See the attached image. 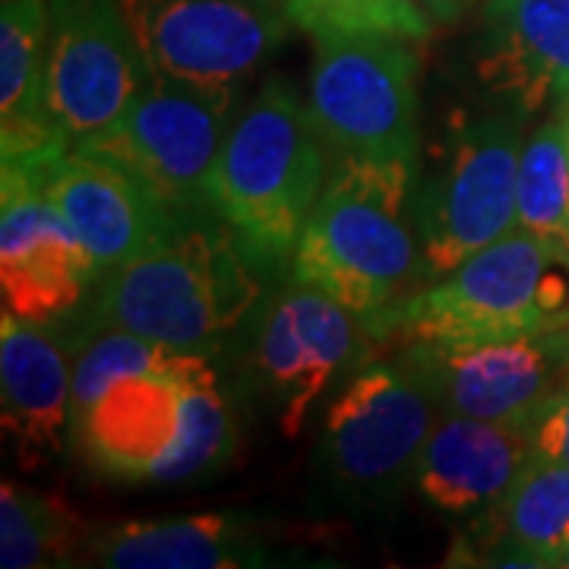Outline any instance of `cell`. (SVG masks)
<instances>
[{
    "instance_id": "obj_12",
    "label": "cell",
    "mask_w": 569,
    "mask_h": 569,
    "mask_svg": "<svg viewBox=\"0 0 569 569\" xmlns=\"http://www.w3.org/2000/svg\"><path fill=\"white\" fill-rule=\"evenodd\" d=\"M3 162L22 168L61 209L89 250L99 279L162 244L187 222V216L133 174L73 146L7 156Z\"/></svg>"
},
{
    "instance_id": "obj_7",
    "label": "cell",
    "mask_w": 569,
    "mask_h": 569,
    "mask_svg": "<svg viewBox=\"0 0 569 569\" xmlns=\"http://www.w3.org/2000/svg\"><path fill=\"white\" fill-rule=\"evenodd\" d=\"M44 111L80 142L137 102L156 77L121 0H48Z\"/></svg>"
},
{
    "instance_id": "obj_26",
    "label": "cell",
    "mask_w": 569,
    "mask_h": 569,
    "mask_svg": "<svg viewBox=\"0 0 569 569\" xmlns=\"http://www.w3.org/2000/svg\"><path fill=\"white\" fill-rule=\"evenodd\" d=\"M291 26L317 39L336 36H396L425 41L433 22L415 0H284Z\"/></svg>"
},
{
    "instance_id": "obj_13",
    "label": "cell",
    "mask_w": 569,
    "mask_h": 569,
    "mask_svg": "<svg viewBox=\"0 0 569 569\" xmlns=\"http://www.w3.org/2000/svg\"><path fill=\"white\" fill-rule=\"evenodd\" d=\"M0 181V291L3 310L51 323L80 307L99 279L73 224L22 168L3 162Z\"/></svg>"
},
{
    "instance_id": "obj_18",
    "label": "cell",
    "mask_w": 569,
    "mask_h": 569,
    "mask_svg": "<svg viewBox=\"0 0 569 569\" xmlns=\"http://www.w3.org/2000/svg\"><path fill=\"white\" fill-rule=\"evenodd\" d=\"M0 392L17 466L22 471L51 466L73 418V370L63 348L39 323L7 310L0 320Z\"/></svg>"
},
{
    "instance_id": "obj_9",
    "label": "cell",
    "mask_w": 569,
    "mask_h": 569,
    "mask_svg": "<svg viewBox=\"0 0 569 569\" xmlns=\"http://www.w3.org/2000/svg\"><path fill=\"white\" fill-rule=\"evenodd\" d=\"M522 156V127L512 114L481 118L462 130L415 209L430 279L507 238L519 228L516 181Z\"/></svg>"
},
{
    "instance_id": "obj_21",
    "label": "cell",
    "mask_w": 569,
    "mask_h": 569,
    "mask_svg": "<svg viewBox=\"0 0 569 569\" xmlns=\"http://www.w3.org/2000/svg\"><path fill=\"white\" fill-rule=\"evenodd\" d=\"M509 567H563L569 553V466L531 456L507 497L488 509Z\"/></svg>"
},
{
    "instance_id": "obj_29",
    "label": "cell",
    "mask_w": 569,
    "mask_h": 569,
    "mask_svg": "<svg viewBox=\"0 0 569 569\" xmlns=\"http://www.w3.org/2000/svg\"><path fill=\"white\" fill-rule=\"evenodd\" d=\"M563 567H567V569H569V553H567V560H563Z\"/></svg>"
},
{
    "instance_id": "obj_27",
    "label": "cell",
    "mask_w": 569,
    "mask_h": 569,
    "mask_svg": "<svg viewBox=\"0 0 569 569\" xmlns=\"http://www.w3.org/2000/svg\"><path fill=\"white\" fill-rule=\"evenodd\" d=\"M531 456L569 466V377L550 396L545 411L531 427Z\"/></svg>"
},
{
    "instance_id": "obj_5",
    "label": "cell",
    "mask_w": 569,
    "mask_h": 569,
    "mask_svg": "<svg viewBox=\"0 0 569 569\" xmlns=\"http://www.w3.org/2000/svg\"><path fill=\"white\" fill-rule=\"evenodd\" d=\"M231 86L156 73L118 121L73 142V149L118 164L171 209L190 216L206 203V183L231 130Z\"/></svg>"
},
{
    "instance_id": "obj_1",
    "label": "cell",
    "mask_w": 569,
    "mask_h": 569,
    "mask_svg": "<svg viewBox=\"0 0 569 569\" xmlns=\"http://www.w3.org/2000/svg\"><path fill=\"white\" fill-rule=\"evenodd\" d=\"M411 164L336 156L291 257L295 279L320 288L361 326L430 279L408 216Z\"/></svg>"
},
{
    "instance_id": "obj_4",
    "label": "cell",
    "mask_w": 569,
    "mask_h": 569,
    "mask_svg": "<svg viewBox=\"0 0 569 569\" xmlns=\"http://www.w3.org/2000/svg\"><path fill=\"white\" fill-rule=\"evenodd\" d=\"M569 260L526 228L418 288L365 332L402 348H468L516 339L569 313Z\"/></svg>"
},
{
    "instance_id": "obj_17",
    "label": "cell",
    "mask_w": 569,
    "mask_h": 569,
    "mask_svg": "<svg viewBox=\"0 0 569 569\" xmlns=\"http://www.w3.org/2000/svg\"><path fill=\"white\" fill-rule=\"evenodd\" d=\"M478 73L522 111L569 108V0H485Z\"/></svg>"
},
{
    "instance_id": "obj_20",
    "label": "cell",
    "mask_w": 569,
    "mask_h": 569,
    "mask_svg": "<svg viewBox=\"0 0 569 569\" xmlns=\"http://www.w3.org/2000/svg\"><path fill=\"white\" fill-rule=\"evenodd\" d=\"M48 0H3L0 10V140L7 156H29L73 142L44 111Z\"/></svg>"
},
{
    "instance_id": "obj_22",
    "label": "cell",
    "mask_w": 569,
    "mask_h": 569,
    "mask_svg": "<svg viewBox=\"0 0 569 569\" xmlns=\"http://www.w3.org/2000/svg\"><path fill=\"white\" fill-rule=\"evenodd\" d=\"M82 545L89 529L63 500L17 481L0 485V567H61Z\"/></svg>"
},
{
    "instance_id": "obj_8",
    "label": "cell",
    "mask_w": 569,
    "mask_h": 569,
    "mask_svg": "<svg viewBox=\"0 0 569 569\" xmlns=\"http://www.w3.org/2000/svg\"><path fill=\"white\" fill-rule=\"evenodd\" d=\"M437 399L402 361L361 367L332 399L323 421L329 478L361 500H387L415 478L437 425Z\"/></svg>"
},
{
    "instance_id": "obj_11",
    "label": "cell",
    "mask_w": 569,
    "mask_h": 569,
    "mask_svg": "<svg viewBox=\"0 0 569 569\" xmlns=\"http://www.w3.org/2000/svg\"><path fill=\"white\" fill-rule=\"evenodd\" d=\"M152 73L234 86L282 44L284 0H121Z\"/></svg>"
},
{
    "instance_id": "obj_3",
    "label": "cell",
    "mask_w": 569,
    "mask_h": 569,
    "mask_svg": "<svg viewBox=\"0 0 569 569\" xmlns=\"http://www.w3.org/2000/svg\"><path fill=\"white\" fill-rule=\"evenodd\" d=\"M260 298L234 231L181 224L104 276L86 332L127 329L174 351L209 355Z\"/></svg>"
},
{
    "instance_id": "obj_2",
    "label": "cell",
    "mask_w": 569,
    "mask_h": 569,
    "mask_svg": "<svg viewBox=\"0 0 569 569\" xmlns=\"http://www.w3.org/2000/svg\"><path fill=\"white\" fill-rule=\"evenodd\" d=\"M323 133L310 104L282 80H269L231 123L206 183V203L247 260L279 263L295 253L326 183Z\"/></svg>"
},
{
    "instance_id": "obj_14",
    "label": "cell",
    "mask_w": 569,
    "mask_h": 569,
    "mask_svg": "<svg viewBox=\"0 0 569 569\" xmlns=\"http://www.w3.org/2000/svg\"><path fill=\"white\" fill-rule=\"evenodd\" d=\"M358 317L313 284H288L269 307L257 365L279 406L284 437H298L329 380L358 355Z\"/></svg>"
},
{
    "instance_id": "obj_6",
    "label": "cell",
    "mask_w": 569,
    "mask_h": 569,
    "mask_svg": "<svg viewBox=\"0 0 569 569\" xmlns=\"http://www.w3.org/2000/svg\"><path fill=\"white\" fill-rule=\"evenodd\" d=\"M396 36L317 39L310 111L336 156L415 162L418 54Z\"/></svg>"
},
{
    "instance_id": "obj_10",
    "label": "cell",
    "mask_w": 569,
    "mask_h": 569,
    "mask_svg": "<svg viewBox=\"0 0 569 569\" xmlns=\"http://www.w3.org/2000/svg\"><path fill=\"white\" fill-rule=\"evenodd\" d=\"M399 361L430 389L440 411L531 430L569 377V313L488 346H408Z\"/></svg>"
},
{
    "instance_id": "obj_30",
    "label": "cell",
    "mask_w": 569,
    "mask_h": 569,
    "mask_svg": "<svg viewBox=\"0 0 569 569\" xmlns=\"http://www.w3.org/2000/svg\"><path fill=\"white\" fill-rule=\"evenodd\" d=\"M567 123H569V108H567Z\"/></svg>"
},
{
    "instance_id": "obj_24",
    "label": "cell",
    "mask_w": 569,
    "mask_h": 569,
    "mask_svg": "<svg viewBox=\"0 0 569 569\" xmlns=\"http://www.w3.org/2000/svg\"><path fill=\"white\" fill-rule=\"evenodd\" d=\"M212 365L183 383V430L171 462L164 466L159 485L197 481L231 459L234 452V421L228 402L219 392Z\"/></svg>"
},
{
    "instance_id": "obj_28",
    "label": "cell",
    "mask_w": 569,
    "mask_h": 569,
    "mask_svg": "<svg viewBox=\"0 0 569 569\" xmlns=\"http://www.w3.org/2000/svg\"><path fill=\"white\" fill-rule=\"evenodd\" d=\"M475 3H478V0H415V7H418L433 26H449V22L462 20Z\"/></svg>"
},
{
    "instance_id": "obj_15",
    "label": "cell",
    "mask_w": 569,
    "mask_h": 569,
    "mask_svg": "<svg viewBox=\"0 0 569 569\" xmlns=\"http://www.w3.org/2000/svg\"><path fill=\"white\" fill-rule=\"evenodd\" d=\"M200 355L183 370L121 377L70 421L86 462L121 481H162L183 430V383L206 370Z\"/></svg>"
},
{
    "instance_id": "obj_25",
    "label": "cell",
    "mask_w": 569,
    "mask_h": 569,
    "mask_svg": "<svg viewBox=\"0 0 569 569\" xmlns=\"http://www.w3.org/2000/svg\"><path fill=\"white\" fill-rule=\"evenodd\" d=\"M193 351H174L159 342H149L127 329H99L89 332V342L80 348L73 365V418L92 406L104 389L121 377L133 373H156V370H183L197 361ZM70 418V421H73Z\"/></svg>"
},
{
    "instance_id": "obj_19",
    "label": "cell",
    "mask_w": 569,
    "mask_h": 569,
    "mask_svg": "<svg viewBox=\"0 0 569 569\" xmlns=\"http://www.w3.org/2000/svg\"><path fill=\"white\" fill-rule=\"evenodd\" d=\"M92 563L114 569H238L263 563L253 531L222 512L118 522L89 531Z\"/></svg>"
},
{
    "instance_id": "obj_23",
    "label": "cell",
    "mask_w": 569,
    "mask_h": 569,
    "mask_svg": "<svg viewBox=\"0 0 569 569\" xmlns=\"http://www.w3.org/2000/svg\"><path fill=\"white\" fill-rule=\"evenodd\" d=\"M519 228L569 260V123L567 111L541 123L519 156Z\"/></svg>"
},
{
    "instance_id": "obj_16",
    "label": "cell",
    "mask_w": 569,
    "mask_h": 569,
    "mask_svg": "<svg viewBox=\"0 0 569 569\" xmlns=\"http://www.w3.org/2000/svg\"><path fill=\"white\" fill-rule=\"evenodd\" d=\"M531 459V430L443 411L418 456L411 485L447 516L493 509Z\"/></svg>"
}]
</instances>
